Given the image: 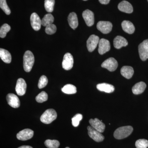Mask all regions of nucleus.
<instances>
[{
  "label": "nucleus",
  "mask_w": 148,
  "mask_h": 148,
  "mask_svg": "<svg viewBox=\"0 0 148 148\" xmlns=\"http://www.w3.org/2000/svg\"><path fill=\"white\" fill-rule=\"evenodd\" d=\"M133 130V128L132 126H122L119 127L114 131V136L117 140H121L128 137Z\"/></svg>",
  "instance_id": "obj_1"
},
{
  "label": "nucleus",
  "mask_w": 148,
  "mask_h": 148,
  "mask_svg": "<svg viewBox=\"0 0 148 148\" xmlns=\"http://www.w3.org/2000/svg\"><path fill=\"white\" fill-rule=\"evenodd\" d=\"M35 62L34 54L30 51H27L24 56L23 66L24 71L26 72L31 71Z\"/></svg>",
  "instance_id": "obj_2"
},
{
  "label": "nucleus",
  "mask_w": 148,
  "mask_h": 148,
  "mask_svg": "<svg viewBox=\"0 0 148 148\" xmlns=\"http://www.w3.org/2000/svg\"><path fill=\"white\" fill-rule=\"evenodd\" d=\"M57 114L56 111L53 109H48L42 115L40 121L43 123L49 124L57 118Z\"/></svg>",
  "instance_id": "obj_3"
},
{
  "label": "nucleus",
  "mask_w": 148,
  "mask_h": 148,
  "mask_svg": "<svg viewBox=\"0 0 148 148\" xmlns=\"http://www.w3.org/2000/svg\"><path fill=\"white\" fill-rule=\"evenodd\" d=\"M139 55L141 60L146 61L148 58V39L145 40L138 47Z\"/></svg>",
  "instance_id": "obj_4"
},
{
  "label": "nucleus",
  "mask_w": 148,
  "mask_h": 148,
  "mask_svg": "<svg viewBox=\"0 0 148 148\" xmlns=\"http://www.w3.org/2000/svg\"><path fill=\"white\" fill-rule=\"evenodd\" d=\"M87 130L89 137L95 142L98 143L102 142L105 139V137L101 134V132L97 131L92 126H88Z\"/></svg>",
  "instance_id": "obj_5"
},
{
  "label": "nucleus",
  "mask_w": 148,
  "mask_h": 148,
  "mask_svg": "<svg viewBox=\"0 0 148 148\" xmlns=\"http://www.w3.org/2000/svg\"><path fill=\"white\" fill-rule=\"evenodd\" d=\"M118 66L117 61L115 58H110L107 59L102 63L101 66L103 68L108 69L111 72L114 71Z\"/></svg>",
  "instance_id": "obj_6"
},
{
  "label": "nucleus",
  "mask_w": 148,
  "mask_h": 148,
  "mask_svg": "<svg viewBox=\"0 0 148 148\" xmlns=\"http://www.w3.org/2000/svg\"><path fill=\"white\" fill-rule=\"evenodd\" d=\"M74 59L71 53H67L64 56L62 62V67L64 70L69 71L72 69L73 66Z\"/></svg>",
  "instance_id": "obj_7"
},
{
  "label": "nucleus",
  "mask_w": 148,
  "mask_h": 148,
  "mask_svg": "<svg viewBox=\"0 0 148 148\" xmlns=\"http://www.w3.org/2000/svg\"><path fill=\"white\" fill-rule=\"evenodd\" d=\"M100 39L98 36L92 35L88 38L86 42L88 50L89 52H92L95 50L99 43Z\"/></svg>",
  "instance_id": "obj_8"
},
{
  "label": "nucleus",
  "mask_w": 148,
  "mask_h": 148,
  "mask_svg": "<svg viewBox=\"0 0 148 148\" xmlns=\"http://www.w3.org/2000/svg\"><path fill=\"white\" fill-rule=\"evenodd\" d=\"M97 28L104 34L110 33L112 28V24L110 21H100L97 24Z\"/></svg>",
  "instance_id": "obj_9"
},
{
  "label": "nucleus",
  "mask_w": 148,
  "mask_h": 148,
  "mask_svg": "<svg viewBox=\"0 0 148 148\" xmlns=\"http://www.w3.org/2000/svg\"><path fill=\"white\" fill-rule=\"evenodd\" d=\"M110 49V44L109 40L104 38L100 40L98 43V51L100 54L103 55L109 51Z\"/></svg>",
  "instance_id": "obj_10"
},
{
  "label": "nucleus",
  "mask_w": 148,
  "mask_h": 148,
  "mask_svg": "<svg viewBox=\"0 0 148 148\" xmlns=\"http://www.w3.org/2000/svg\"><path fill=\"white\" fill-rule=\"evenodd\" d=\"M27 84L23 79L19 78L16 82L15 90L17 95L22 96L26 93L27 89Z\"/></svg>",
  "instance_id": "obj_11"
},
{
  "label": "nucleus",
  "mask_w": 148,
  "mask_h": 148,
  "mask_svg": "<svg viewBox=\"0 0 148 148\" xmlns=\"http://www.w3.org/2000/svg\"><path fill=\"white\" fill-rule=\"evenodd\" d=\"M34 132L32 130L25 129L17 133L16 138L18 140L26 141L32 138L34 136Z\"/></svg>",
  "instance_id": "obj_12"
},
{
  "label": "nucleus",
  "mask_w": 148,
  "mask_h": 148,
  "mask_svg": "<svg viewBox=\"0 0 148 148\" xmlns=\"http://www.w3.org/2000/svg\"><path fill=\"white\" fill-rule=\"evenodd\" d=\"M31 24L33 29L35 31H39L41 28V20L39 16L37 13L34 12L32 13L30 17Z\"/></svg>",
  "instance_id": "obj_13"
},
{
  "label": "nucleus",
  "mask_w": 148,
  "mask_h": 148,
  "mask_svg": "<svg viewBox=\"0 0 148 148\" xmlns=\"http://www.w3.org/2000/svg\"><path fill=\"white\" fill-rule=\"evenodd\" d=\"M7 101L8 105L12 108H17L20 106V101L18 97L13 93H9L7 95Z\"/></svg>",
  "instance_id": "obj_14"
},
{
  "label": "nucleus",
  "mask_w": 148,
  "mask_h": 148,
  "mask_svg": "<svg viewBox=\"0 0 148 148\" xmlns=\"http://www.w3.org/2000/svg\"><path fill=\"white\" fill-rule=\"evenodd\" d=\"M82 16L86 25L91 27L94 23V15L93 12L89 10H86L82 13Z\"/></svg>",
  "instance_id": "obj_15"
},
{
  "label": "nucleus",
  "mask_w": 148,
  "mask_h": 148,
  "mask_svg": "<svg viewBox=\"0 0 148 148\" xmlns=\"http://www.w3.org/2000/svg\"><path fill=\"white\" fill-rule=\"evenodd\" d=\"M89 122L90 126H92L97 131H99L101 133H102L105 131L106 125L101 121H100L98 119L95 118L94 119H90Z\"/></svg>",
  "instance_id": "obj_16"
},
{
  "label": "nucleus",
  "mask_w": 148,
  "mask_h": 148,
  "mask_svg": "<svg viewBox=\"0 0 148 148\" xmlns=\"http://www.w3.org/2000/svg\"><path fill=\"white\" fill-rule=\"evenodd\" d=\"M118 8L120 11L125 13H131L133 12L132 5L127 1H123L120 3Z\"/></svg>",
  "instance_id": "obj_17"
},
{
  "label": "nucleus",
  "mask_w": 148,
  "mask_h": 148,
  "mask_svg": "<svg viewBox=\"0 0 148 148\" xmlns=\"http://www.w3.org/2000/svg\"><path fill=\"white\" fill-rule=\"evenodd\" d=\"M114 45L117 49H119L128 45L127 40L121 36H117L114 40Z\"/></svg>",
  "instance_id": "obj_18"
},
{
  "label": "nucleus",
  "mask_w": 148,
  "mask_h": 148,
  "mask_svg": "<svg viewBox=\"0 0 148 148\" xmlns=\"http://www.w3.org/2000/svg\"><path fill=\"white\" fill-rule=\"evenodd\" d=\"M121 26L123 30L127 34H131L135 32V27L130 21L126 20L123 21L122 22Z\"/></svg>",
  "instance_id": "obj_19"
},
{
  "label": "nucleus",
  "mask_w": 148,
  "mask_h": 148,
  "mask_svg": "<svg viewBox=\"0 0 148 148\" xmlns=\"http://www.w3.org/2000/svg\"><path fill=\"white\" fill-rule=\"evenodd\" d=\"M134 72V70L131 66H123L121 69V73L122 75L127 79H130L132 77Z\"/></svg>",
  "instance_id": "obj_20"
},
{
  "label": "nucleus",
  "mask_w": 148,
  "mask_h": 148,
  "mask_svg": "<svg viewBox=\"0 0 148 148\" xmlns=\"http://www.w3.org/2000/svg\"><path fill=\"white\" fill-rule=\"evenodd\" d=\"M68 21L70 27L75 30L78 26V20L76 14L75 12H71L68 16Z\"/></svg>",
  "instance_id": "obj_21"
},
{
  "label": "nucleus",
  "mask_w": 148,
  "mask_h": 148,
  "mask_svg": "<svg viewBox=\"0 0 148 148\" xmlns=\"http://www.w3.org/2000/svg\"><path fill=\"white\" fill-rule=\"evenodd\" d=\"M97 88L100 91L107 93L112 92L115 89L113 86L107 83L99 84L97 85Z\"/></svg>",
  "instance_id": "obj_22"
},
{
  "label": "nucleus",
  "mask_w": 148,
  "mask_h": 148,
  "mask_svg": "<svg viewBox=\"0 0 148 148\" xmlns=\"http://www.w3.org/2000/svg\"><path fill=\"white\" fill-rule=\"evenodd\" d=\"M146 86L147 85L145 82H138L132 87V92L135 95L141 94L145 91Z\"/></svg>",
  "instance_id": "obj_23"
},
{
  "label": "nucleus",
  "mask_w": 148,
  "mask_h": 148,
  "mask_svg": "<svg viewBox=\"0 0 148 148\" xmlns=\"http://www.w3.org/2000/svg\"><path fill=\"white\" fill-rule=\"evenodd\" d=\"M0 57L3 62L10 64L12 61V56L8 51L4 49H0Z\"/></svg>",
  "instance_id": "obj_24"
},
{
  "label": "nucleus",
  "mask_w": 148,
  "mask_h": 148,
  "mask_svg": "<svg viewBox=\"0 0 148 148\" xmlns=\"http://www.w3.org/2000/svg\"><path fill=\"white\" fill-rule=\"evenodd\" d=\"M54 21V17L51 14H46L41 20L42 25L46 27L48 25L53 24Z\"/></svg>",
  "instance_id": "obj_25"
},
{
  "label": "nucleus",
  "mask_w": 148,
  "mask_h": 148,
  "mask_svg": "<svg viewBox=\"0 0 148 148\" xmlns=\"http://www.w3.org/2000/svg\"><path fill=\"white\" fill-rule=\"evenodd\" d=\"M64 93L68 94H73L76 93L77 88L75 86L71 84H66L61 88Z\"/></svg>",
  "instance_id": "obj_26"
},
{
  "label": "nucleus",
  "mask_w": 148,
  "mask_h": 148,
  "mask_svg": "<svg viewBox=\"0 0 148 148\" xmlns=\"http://www.w3.org/2000/svg\"><path fill=\"white\" fill-rule=\"evenodd\" d=\"M45 145L48 148H58L60 143L58 140H47L45 142Z\"/></svg>",
  "instance_id": "obj_27"
},
{
  "label": "nucleus",
  "mask_w": 148,
  "mask_h": 148,
  "mask_svg": "<svg viewBox=\"0 0 148 148\" xmlns=\"http://www.w3.org/2000/svg\"><path fill=\"white\" fill-rule=\"evenodd\" d=\"M55 4V0H45V8L47 11L48 12H53Z\"/></svg>",
  "instance_id": "obj_28"
},
{
  "label": "nucleus",
  "mask_w": 148,
  "mask_h": 148,
  "mask_svg": "<svg viewBox=\"0 0 148 148\" xmlns=\"http://www.w3.org/2000/svg\"><path fill=\"white\" fill-rule=\"evenodd\" d=\"M11 29V27L8 24H5L2 26L0 29V37L1 38H4L7 34Z\"/></svg>",
  "instance_id": "obj_29"
},
{
  "label": "nucleus",
  "mask_w": 148,
  "mask_h": 148,
  "mask_svg": "<svg viewBox=\"0 0 148 148\" xmlns=\"http://www.w3.org/2000/svg\"><path fill=\"white\" fill-rule=\"evenodd\" d=\"M48 95L45 91H42L40 93L36 98V100L39 103H42L47 101Z\"/></svg>",
  "instance_id": "obj_30"
},
{
  "label": "nucleus",
  "mask_w": 148,
  "mask_h": 148,
  "mask_svg": "<svg viewBox=\"0 0 148 148\" xmlns=\"http://www.w3.org/2000/svg\"><path fill=\"white\" fill-rule=\"evenodd\" d=\"M136 148H147L148 147V140L145 139H139L135 143Z\"/></svg>",
  "instance_id": "obj_31"
},
{
  "label": "nucleus",
  "mask_w": 148,
  "mask_h": 148,
  "mask_svg": "<svg viewBox=\"0 0 148 148\" xmlns=\"http://www.w3.org/2000/svg\"><path fill=\"white\" fill-rule=\"evenodd\" d=\"M0 7L6 14L7 15L10 14V10L7 4L6 0H0Z\"/></svg>",
  "instance_id": "obj_32"
},
{
  "label": "nucleus",
  "mask_w": 148,
  "mask_h": 148,
  "mask_svg": "<svg viewBox=\"0 0 148 148\" xmlns=\"http://www.w3.org/2000/svg\"><path fill=\"white\" fill-rule=\"evenodd\" d=\"M83 116L81 114H77L72 119V123L74 127H77L79 122L82 119Z\"/></svg>",
  "instance_id": "obj_33"
},
{
  "label": "nucleus",
  "mask_w": 148,
  "mask_h": 148,
  "mask_svg": "<svg viewBox=\"0 0 148 148\" xmlns=\"http://www.w3.org/2000/svg\"><path fill=\"white\" fill-rule=\"evenodd\" d=\"M48 82V80L47 78L45 75H42L40 77L39 80L38 87L40 89L43 88L46 86Z\"/></svg>",
  "instance_id": "obj_34"
},
{
  "label": "nucleus",
  "mask_w": 148,
  "mask_h": 148,
  "mask_svg": "<svg viewBox=\"0 0 148 148\" xmlns=\"http://www.w3.org/2000/svg\"><path fill=\"white\" fill-rule=\"evenodd\" d=\"M45 31L46 34L49 35H52L55 34L56 31V27L53 24L48 25L46 27Z\"/></svg>",
  "instance_id": "obj_35"
},
{
  "label": "nucleus",
  "mask_w": 148,
  "mask_h": 148,
  "mask_svg": "<svg viewBox=\"0 0 148 148\" xmlns=\"http://www.w3.org/2000/svg\"><path fill=\"white\" fill-rule=\"evenodd\" d=\"M110 0H99V1L102 4H108L110 2Z\"/></svg>",
  "instance_id": "obj_36"
},
{
  "label": "nucleus",
  "mask_w": 148,
  "mask_h": 148,
  "mask_svg": "<svg viewBox=\"0 0 148 148\" xmlns=\"http://www.w3.org/2000/svg\"><path fill=\"white\" fill-rule=\"evenodd\" d=\"M18 148H33L32 147L30 146H22Z\"/></svg>",
  "instance_id": "obj_37"
},
{
  "label": "nucleus",
  "mask_w": 148,
  "mask_h": 148,
  "mask_svg": "<svg viewBox=\"0 0 148 148\" xmlns=\"http://www.w3.org/2000/svg\"><path fill=\"white\" fill-rule=\"evenodd\" d=\"M66 148H70L69 147H66Z\"/></svg>",
  "instance_id": "obj_38"
},
{
  "label": "nucleus",
  "mask_w": 148,
  "mask_h": 148,
  "mask_svg": "<svg viewBox=\"0 0 148 148\" xmlns=\"http://www.w3.org/2000/svg\"><path fill=\"white\" fill-rule=\"evenodd\" d=\"M83 1H87V0H83Z\"/></svg>",
  "instance_id": "obj_39"
},
{
  "label": "nucleus",
  "mask_w": 148,
  "mask_h": 148,
  "mask_svg": "<svg viewBox=\"0 0 148 148\" xmlns=\"http://www.w3.org/2000/svg\"><path fill=\"white\" fill-rule=\"evenodd\" d=\"M148 2V0H147Z\"/></svg>",
  "instance_id": "obj_40"
}]
</instances>
